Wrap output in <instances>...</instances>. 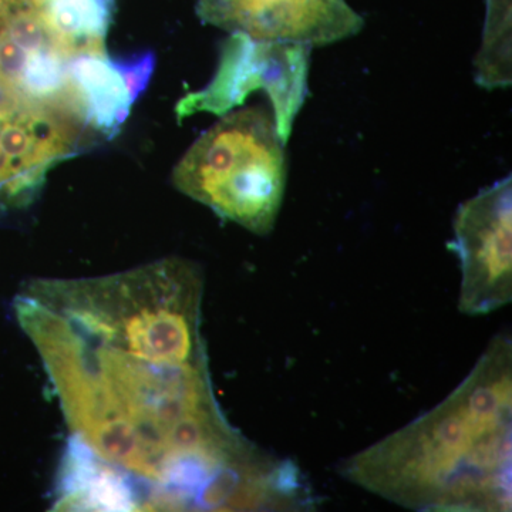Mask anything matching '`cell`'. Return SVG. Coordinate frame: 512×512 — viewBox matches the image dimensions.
<instances>
[{
  "label": "cell",
  "instance_id": "obj_4",
  "mask_svg": "<svg viewBox=\"0 0 512 512\" xmlns=\"http://www.w3.org/2000/svg\"><path fill=\"white\" fill-rule=\"evenodd\" d=\"M309 55L308 46L261 42L231 33L222 45L214 79L201 92L178 101L175 113L180 120L204 111L224 116L252 92L264 90L274 107L276 130L286 144L305 101Z\"/></svg>",
  "mask_w": 512,
  "mask_h": 512
},
{
  "label": "cell",
  "instance_id": "obj_6",
  "mask_svg": "<svg viewBox=\"0 0 512 512\" xmlns=\"http://www.w3.org/2000/svg\"><path fill=\"white\" fill-rule=\"evenodd\" d=\"M453 227L448 248L460 259L458 309L483 316L504 308L512 299V178L464 202Z\"/></svg>",
  "mask_w": 512,
  "mask_h": 512
},
{
  "label": "cell",
  "instance_id": "obj_7",
  "mask_svg": "<svg viewBox=\"0 0 512 512\" xmlns=\"http://www.w3.org/2000/svg\"><path fill=\"white\" fill-rule=\"evenodd\" d=\"M202 22L261 42L332 45L362 32L346 0H197Z\"/></svg>",
  "mask_w": 512,
  "mask_h": 512
},
{
  "label": "cell",
  "instance_id": "obj_10",
  "mask_svg": "<svg viewBox=\"0 0 512 512\" xmlns=\"http://www.w3.org/2000/svg\"><path fill=\"white\" fill-rule=\"evenodd\" d=\"M511 8V0H487V10L490 12H504Z\"/></svg>",
  "mask_w": 512,
  "mask_h": 512
},
{
  "label": "cell",
  "instance_id": "obj_11",
  "mask_svg": "<svg viewBox=\"0 0 512 512\" xmlns=\"http://www.w3.org/2000/svg\"><path fill=\"white\" fill-rule=\"evenodd\" d=\"M2 32H3V22H2V18H0V35H2Z\"/></svg>",
  "mask_w": 512,
  "mask_h": 512
},
{
  "label": "cell",
  "instance_id": "obj_5",
  "mask_svg": "<svg viewBox=\"0 0 512 512\" xmlns=\"http://www.w3.org/2000/svg\"><path fill=\"white\" fill-rule=\"evenodd\" d=\"M92 133L59 104L0 92V210L32 201L49 171L82 151Z\"/></svg>",
  "mask_w": 512,
  "mask_h": 512
},
{
  "label": "cell",
  "instance_id": "obj_2",
  "mask_svg": "<svg viewBox=\"0 0 512 512\" xmlns=\"http://www.w3.org/2000/svg\"><path fill=\"white\" fill-rule=\"evenodd\" d=\"M512 346L490 343L439 406L345 461L342 474L416 511H511Z\"/></svg>",
  "mask_w": 512,
  "mask_h": 512
},
{
  "label": "cell",
  "instance_id": "obj_3",
  "mask_svg": "<svg viewBox=\"0 0 512 512\" xmlns=\"http://www.w3.org/2000/svg\"><path fill=\"white\" fill-rule=\"evenodd\" d=\"M285 144L274 114L248 107L222 117L174 168L175 187L222 220L268 235L284 201Z\"/></svg>",
  "mask_w": 512,
  "mask_h": 512
},
{
  "label": "cell",
  "instance_id": "obj_8",
  "mask_svg": "<svg viewBox=\"0 0 512 512\" xmlns=\"http://www.w3.org/2000/svg\"><path fill=\"white\" fill-rule=\"evenodd\" d=\"M153 53L113 60L107 55L74 57L67 64L74 109L94 134L116 136L131 107L147 89L153 74Z\"/></svg>",
  "mask_w": 512,
  "mask_h": 512
},
{
  "label": "cell",
  "instance_id": "obj_9",
  "mask_svg": "<svg viewBox=\"0 0 512 512\" xmlns=\"http://www.w3.org/2000/svg\"><path fill=\"white\" fill-rule=\"evenodd\" d=\"M53 50L66 60L107 55L114 0H32Z\"/></svg>",
  "mask_w": 512,
  "mask_h": 512
},
{
  "label": "cell",
  "instance_id": "obj_1",
  "mask_svg": "<svg viewBox=\"0 0 512 512\" xmlns=\"http://www.w3.org/2000/svg\"><path fill=\"white\" fill-rule=\"evenodd\" d=\"M202 292L197 265L167 258L99 278L37 279L15 299L69 447L116 478L136 511H235L268 467L215 399Z\"/></svg>",
  "mask_w": 512,
  "mask_h": 512
}]
</instances>
